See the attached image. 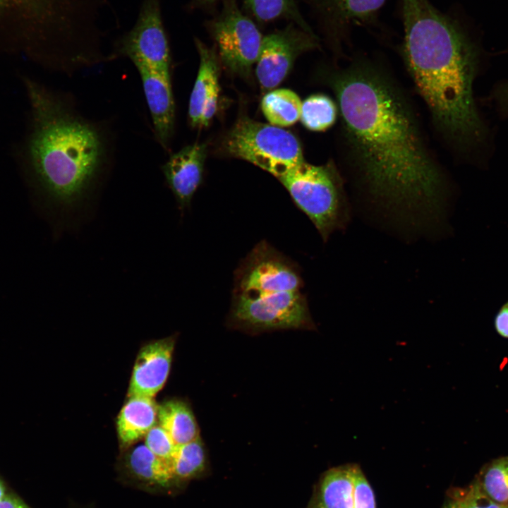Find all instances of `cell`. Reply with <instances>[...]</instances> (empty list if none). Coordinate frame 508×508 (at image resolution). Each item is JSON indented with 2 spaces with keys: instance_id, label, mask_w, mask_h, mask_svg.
I'll use <instances>...</instances> for the list:
<instances>
[{
  "instance_id": "1",
  "label": "cell",
  "mask_w": 508,
  "mask_h": 508,
  "mask_svg": "<svg viewBox=\"0 0 508 508\" xmlns=\"http://www.w3.org/2000/svg\"><path fill=\"white\" fill-rule=\"evenodd\" d=\"M326 73L338 107L344 172L374 200L435 212L445 194L444 171L394 75L360 52Z\"/></svg>"
},
{
  "instance_id": "2",
  "label": "cell",
  "mask_w": 508,
  "mask_h": 508,
  "mask_svg": "<svg viewBox=\"0 0 508 508\" xmlns=\"http://www.w3.org/2000/svg\"><path fill=\"white\" fill-rule=\"evenodd\" d=\"M401 56L437 134L465 152L485 135L473 95L478 56L458 23L429 0H399Z\"/></svg>"
},
{
  "instance_id": "3",
  "label": "cell",
  "mask_w": 508,
  "mask_h": 508,
  "mask_svg": "<svg viewBox=\"0 0 508 508\" xmlns=\"http://www.w3.org/2000/svg\"><path fill=\"white\" fill-rule=\"evenodd\" d=\"M30 86L38 188L49 207L71 209L91 197L110 173L115 134L107 121L86 117L72 97Z\"/></svg>"
},
{
  "instance_id": "4",
  "label": "cell",
  "mask_w": 508,
  "mask_h": 508,
  "mask_svg": "<svg viewBox=\"0 0 508 508\" xmlns=\"http://www.w3.org/2000/svg\"><path fill=\"white\" fill-rule=\"evenodd\" d=\"M299 267L266 241L234 272L228 325L248 333L315 329Z\"/></svg>"
},
{
  "instance_id": "5",
  "label": "cell",
  "mask_w": 508,
  "mask_h": 508,
  "mask_svg": "<svg viewBox=\"0 0 508 508\" xmlns=\"http://www.w3.org/2000/svg\"><path fill=\"white\" fill-rule=\"evenodd\" d=\"M81 13V0H0V37L50 54L75 37Z\"/></svg>"
},
{
  "instance_id": "6",
  "label": "cell",
  "mask_w": 508,
  "mask_h": 508,
  "mask_svg": "<svg viewBox=\"0 0 508 508\" xmlns=\"http://www.w3.org/2000/svg\"><path fill=\"white\" fill-rule=\"evenodd\" d=\"M277 179L324 241L344 227L348 219L344 181L334 164L315 166L304 162Z\"/></svg>"
},
{
  "instance_id": "7",
  "label": "cell",
  "mask_w": 508,
  "mask_h": 508,
  "mask_svg": "<svg viewBox=\"0 0 508 508\" xmlns=\"http://www.w3.org/2000/svg\"><path fill=\"white\" fill-rule=\"evenodd\" d=\"M231 155L278 178L305 162L298 139L278 126L240 119L225 140Z\"/></svg>"
},
{
  "instance_id": "8",
  "label": "cell",
  "mask_w": 508,
  "mask_h": 508,
  "mask_svg": "<svg viewBox=\"0 0 508 508\" xmlns=\"http://www.w3.org/2000/svg\"><path fill=\"white\" fill-rule=\"evenodd\" d=\"M223 64L232 72L246 75L257 62L263 37L255 22L237 0H223L220 12L205 23Z\"/></svg>"
},
{
  "instance_id": "9",
  "label": "cell",
  "mask_w": 508,
  "mask_h": 508,
  "mask_svg": "<svg viewBox=\"0 0 508 508\" xmlns=\"http://www.w3.org/2000/svg\"><path fill=\"white\" fill-rule=\"evenodd\" d=\"M386 0H304L314 16L322 40L338 59L349 54L356 28L377 24Z\"/></svg>"
},
{
  "instance_id": "10",
  "label": "cell",
  "mask_w": 508,
  "mask_h": 508,
  "mask_svg": "<svg viewBox=\"0 0 508 508\" xmlns=\"http://www.w3.org/2000/svg\"><path fill=\"white\" fill-rule=\"evenodd\" d=\"M320 40L293 23L264 37L255 69L262 89L279 85L299 55L320 47Z\"/></svg>"
},
{
  "instance_id": "11",
  "label": "cell",
  "mask_w": 508,
  "mask_h": 508,
  "mask_svg": "<svg viewBox=\"0 0 508 508\" xmlns=\"http://www.w3.org/2000/svg\"><path fill=\"white\" fill-rule=\"evenodd\" d=\"M175 336L150 341L139 350L132 370L128 397H154L164 385L171 365Z\"/></svg>"
},
{
  "instance_id": "12",
  "label": "cell",
  "mask_w": 508,
  "mask_h": 508,
  "mask_svg": "<svg viewBox=\"0 0 508 508\" xmlns=\"http://www.w3.org/2000/svg\"><path fill=\"white\" fill-rule=\"evenodd\" d=\"M137 71L151 116L155 136L162 149L167 152L175 126L171 73L147 68Z\"/></svg>"
},
{
  "instance_id": "13",
  "label": "cell",
  "mask_w": 508,
  "mask_h": 508,
  "mask_svg": "<svg viewBox=\"0 0 508 508\" xmlns=\"http://www.w3.org/2000/svg\"><path fill=\"white\" fill-rule=\"evenodd\" d=\"M206 155V144L195 143L172 154L162 166L166 183L181 211L189 207L202 183Z\"/></svg>"
},
{
  "instance_id": "14",
  "label": "cell",
  "mask_w": 508,
  "mask_h": 508,
  "mask_svg": "<svg viewBox=\"0 0 508 508\" xmlns=\"http://www.w3.org/2000/svg\"><path fill=\"white\" fill-rule=\"evenodd\" d=\"M195 44L200 56L198 75L188 104V120L193 128H204L214 116L219 92V66L215 48L208 47L195 37Z\"/></svg>"
},
{
  "instance_id": "15",
  "label": "cell",
  "mask_w": 508,
  "mask_h": 508,
  "mask_svg": "<svg viewBox=\"0 0 508 508\" xmlns=\"http://www.w3.org/2000/svg\"><path fill=\"white\" fill-rule=\"evenodd\" d=\"M157 409L154 397H128L116 418L117 435L123 449L137 443L157 424Z\"/></svg>"
},
{
  "instance_id": "16",
  "label": "cell",
  "mask_w": 508,
  "mask_h": 508,
  "mask_svg": "<svg viewBox=\"0 0 508 508\" xmlns=\"http://www.w3.org/2000/svg\"><path fill=\"white\" fill-rule=\"evenodd\" d=\"M124 449L123 467L142 485L164 489L175 481L169 463L155 455L144 443Z\"/></svg>"
},
{
  "instance_id": "17",
  "label": "cell",
  "mask_w": 508,
  "mask_h": 508,
  "mask_svg": "<svg viewBox=\"0 0 508 508\" xmlns=\"http://www.w3.org/2000/svg\"><path fill=\"white\" fill-rule=\"evenodd\" d=\"M157 423L176 445L190 442L199 435V428L190 405L180 399H169L158 404Z\"/></svg>"
},
{
  "instance_id": "18",
  "label": "cell",
  "mask_w": 508,
  "mask_h": 508,
  "mask_svg": "<svg viewBox=\"0 0 508 508\" xmlns=\"http://www.w3.org/2000/svg\"><path fill=\"white\" fill-rule=\"evenodd\" d=\"M358 464L332 468L322 476L319 504L324 508H353L354 477Z\"/></svg>"
},
{
  "instance_id": "19",
  "label": "cell",
  "mask_w": 508,
  "mask_h": 508,
  "mask_svg": "<svg viewBox=\"0 0 508 508\" xmlns=\"http://www.w3.org/2000/svg\"><path fill=\"white\" fill-rule=\"evenodd\" d=\"M242 4L246 14L258 24L264 25L275 20L284 19L310 34L316 35L304 19L294 0H242Z\"/></svg>"
},
{
  "instance_id": "20",
  "label": "cell",
  "mask_w": 508,
  "mask_h": 508,
  "mask_svg": "<svg viewBox=\"0 0 508 508\" xmlns=\"http://www.w3.org/2000/svg\"><path fill=\"white\" fill-rule=\"evenodd\" d=\"M302 102L298 96L288 89H277L266 94L261 108L267 120L275 126H289L301 116Z\"/></svg>"
},
{
  "instance_id": "21",
  "label": "cell",
  "mask_w": 508,
  "mask_h": 508,
  "mask_svg": "<svg viewBox=\"0 0 508 508\" xmlns=\"http://www.w3.org/2000/svg\"><path fill=\"white\" fill-rule=\"evenodd\" d=\"M169 464L175 480H188L201 473L206 464V453L201 438L176 445Z\"/></svg>"
},
{
  "instance_id": "22",
  "label": "cell",
  "mask_w": 508,
  "mask_h": 508,
  "mask_svg": "<svg viewBox=\"0 0 508 508\" xmlns=\"http://www.w3.org/2000/svg\"><path fill=\"white\" fill-rule=\"evenodd\" d=\"M338 116L336 102L325 95H311L302 102L300 119L310 131L329 129L335 123Z\"/></svg>"
},
{
  "instance_id": "23",
  "label": "cell",
  "mask_w": 508,
  "mask_h": 508,
  "mask_svg": "<svg viewBox=\"0 0 508 508\" xmlns=\"http://www.w3.org/2000/svg\"><path fill=\"white\" fill-rule=\"evenodd\" d=\"M484 492L495 502L508 503V456L497 459L484 469L478 482Z\"/></svg>"
},
{
  "instance_id": "24",
  "label": "cell",
  "mask_w": 508,
  "mask_h": 508,
  "mask_svg": "<svg viewBox=\"0 0 508 508\" xmlns=\"http://www.w3.org/2000/svg\"><path fill=\"white\" fill-rule=\"evenodd\" d=\"M442 508H508V504L492 500L476 482L466 488L450 490Z\"/></svg>"
},
{
  "instance_id": "25",
  "label": "cell",
  "mask_w": 508,
  "mask_h": 508,
  "mask_svg": "<svg viewBox=\"0 0 508 508\" xmlns=\"http://www.w3.org/2000/svg\"><path fill=\"white\" fill-rule=\"evenodd\" d=\"M143 439V443L155 455L169 463L176 445L161 425L157 423L153 426Z\"/></svg>"
},
{
  "instance_id": "26",
  "label": "cell",
  "mask_w": 508,
  "mask_h": 508,
  "mask_svg": "<svg viewBox=\"0 0 508 508\" xmlns=\"http://www.w3.org/2000/svg\"><path fill=\"white\" fill-rule=\"evenodd\" d=\"M353 508H376L374 492L359 466L354 477Z\"/></svg>"
},
{
  "instance_id": "27",
  "label": "cell",
  "mask_w": 508,
  "mask_h": 508,
  "mask_svg": "<svg viewBox=\"0 0 508 508\" xmlns=\"http://www.w3.org/2000/svg\"><path fill=\"white\" fill-rule=\"evenodd\" d=\"M494 325L497 332L501 337L508 339V304L507 303L497 313Z\"/></svg>"
},
{
  "instance_id": "28",
  "label": "cell",
  "mask_w": 508,
  "mask_h": 508,
  "mask_svg": "<svg viewBox=\"0 0 508 508\" xmlns=\"http://www.w3.org/2000/svg\"><path fill=\"white\" fill-rule=\"evenodd\" d=\"M0 508H30L20 498L11 494L5 495L0 500Z\"/></svg>"
},
{
  "instance_id": "29",
  "label": "cell",
  "mask_w": 508,
  "mask_h": 508,
  "mask_svg": "<svg viewBox=\"0 0 508 508\" xmlns=\"http://www.w3.org/2000/svg\"><path fill=\"white\" fill-rule=\"evenodd\" d=\"M218 0H191L188 4L189 10H212Z\"/></svg>"
},
{
  "instance_id": "30",
  "label": "cell",
  "mask_w": 508,
  "mask_h": 508,
  "mask_svg": "<svg viewBox=\"0 0 508 508\" xmlns=\"http://www.w3.org/2000/svg\"><path fill=\"white\" fill-rule=\"evenodd\" d=\"M4 495H5V488H4V485L3 483H2L1 480H0V500H1Z\"/></svg>"
},
{
  "instance_id": "31",
  "label": "cell",
  "mask_w": 508,
  "mask_h": 508,
  "mask_svg": "<svg viewBox=\"0 0 508 508\" xmlns=\"http://www.w3.org/2000/svg\"><path fill=\"white\" fill-rule=\"evenodd\" d=\"M318 508H324V507H322V506H320V504H318Z\"/></svg>"
},
{
  "instance_id": "32",
  "label": "cell",
  "mask_w": 508,
  "mask_h": 508,
  "mask_svg": "<svg viewBox=\"0 0 508 508\" xmlns=\"http://www.w3.org/2000/svg\"><path fill=\"white\" fill-rule=\"evenodd\" d=\"M507 303L508 304V301L507 302Z\"/></svg>"
},
{
  "instance_id": "33",
  "label": "cell",
  "mask_w": 508,
  "mask_h": 508,
  "mask_svg": "<svg viewBox=\"0 0 508 508\" xmlns=\"http://www.w3.org/2000/svg\"><path fill=\"white\" fill-rule=\"evenodd\" d=\"M507 504H508V503H507Z\"/></svg>"
}]
</instances>
